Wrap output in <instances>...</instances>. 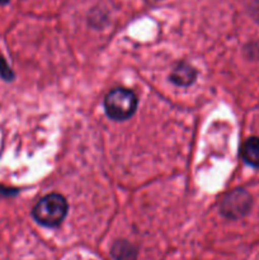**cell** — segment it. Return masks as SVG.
I'll return each instance as SVG.
<instances>
[{"label": "cell", "instance_id": "1", "mask_svg": "<svg viewBox=\"0 0 259 260\" xmlns=\"http://www.w3.org/2000/svg\"><path fill=\"white\" fill-rule=\"evenodd\" d=\"M69 205L65 197L51 193L41 198L32 210V216L40 225L45 228H57L68 215Z\"/></svg>", "mask_w": 259, "mask_h": 260}, {"label": "cell", "instance_id": "2", "mask_svg": "<svg viewBox=\"0 0 259 260\" xmlns=\"http://www.w3.org/2000/svg\"><path fill=\"white\" fill-rule=\"evenodd\" d=\"M104 109L112 121H126L137 109L136 94L124 88L113 89L104 98Z\"/></svg>", "mask_w": 259, "mask_h": 260}, {"label": "cell", "instance_id": "3", "mask_svg": "<svg viewBox=\"0 0 259 260\" xmlns=\"http://www.w3.org/2000/svg\"><path fill=\"white\" fill-rule=\"evenodd\" d=\"M251 207V197L246 190L235 189L228 193L221 202V213L231 220L244 217Z\"/></svg>", "mask_w": 259, "mask_h": 260}, {"label": "cell", "instance_id": "4", "mask_svg": "<svg viewBox=\"0 0 259 260\" xmlns=\"http://www.w3.org/2000/svg\"><path fill=\"white\" fill-rule=\"evenodd\" d=\"M196 78H197L196 69L184 62L175 66L169 76L170 81L178 86H189L190 84L195 83Z\"/></svg>", "mask_w": 259, "mask_h": 260}, {"label": "cell", "instance_id": "5", "mask_svg": "<svg viewBox=\"0 0 259 260\" xmlns=\"http://www.w3.org/2000/svg\"><path fill=\"white\" fill-rule=\"evenodd\" d=\"M240 155L244 161L253 168H259V137H250L243 144Z\"/></svg>", "mask_w": 259, "mask_h": 260}, {"label": "cell", "instance_id": "6", "mask_svg": "<svg viewBox=\"0 0 259 260\" xmlns=\"http://www.w3.org/2000/svg\"><path fill=\"white\" fill-rule=\"evenodd\" d=\"M114 260H137V249L126 240H118L112 246Z\"/></svg>", "mask_w": 259, "mask_h": 260}, {"label": "cell", "instance_id": "7", "mask_svg": "<svg viewBox=\"0 0 259 260\" xmlns=\"http://www.w3.org/2000/svg\"><path fill=\"white\" fill-rule=\"evenodd\" d=\"M0 76L7 81H10L14 79V73H13L10 66L8 65V62L5 61V58L3 56H0Z\"/></svg>", "mask_w": 259, "mask_h": 260}, {"label": "cell", "instance_id": "8", "mask_svg": "<svg viewBox=\"0 0 259 260\" xmlns=\"http://www.w3.org/2000/svg\"><path fill=\"white\" fill-rule=\"evenodd\" d=\"M10 0H0V5H5V4H8Z\"/></svg>", "mask_w": 259, "mask_h": 260}]
</instances>
